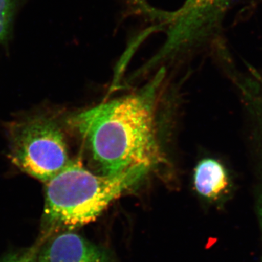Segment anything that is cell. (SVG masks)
Masks as SVG:
<instances>
[{
  "instance_id": "7",
  "label": "cell",
  "mask_w": 262,
  "mask_h": 262,
  "mask_svg": "<svg viewBox=\"0 0 262 262\" xmlns=\"http://www.w3.org/2000/svg\"><path fill=\"white\" fill-rule=\"evenodd\" d=\"M254 169L258 181L257 210L262 229V117L251 125Z\"/></svg>"
},
{
  "instance_id": "8",
  "label": "cell",
  "mask_w": 262,
  "mask_h": 262,
  "mask_svg": "<svg viewBox=\"0 0 262 262\" xmlns=\"http://www.w3.org/2000/svg\"><path fill=\"white\" fill-rule=\"evenodd\" d=\"M14 11V0H0V42L9 34Z\"/></svg>"
},
{
  "instance_id": "2",
  "label": "cell",
  "mask_w": 262,
  "mask_h": 262,
  "mask_svg": "<svg viewBox=\"0 0 262 262\" xmlns=\"http://www.w3.org/2000/svg\"><path fill=\"white\" fill-rule=\"evenodd\" d=\"M151 168L138 165L113 175H97L70 162L47 182L45 220L53 227L70 229L88 225Z\"/></svg>"
},
{
  "instance_id": "1",
  "label": "cell",
  "mask_w": 262,
  "mask_h": 262,
  "mask_svg": "<svg viewBox=\"0 0 262 262\" xmlns=\"http://www.w3.org/2000/svg\"><path fill=\"white\" fill-rule=\"evenodd\" d=\"M136 94L116 98L82 112L72 120L87 141L101 174L113 175L138 166L159 163L155 121L157 90L163 78Z\"/></svg>"
},
{
  "instance_id": "9",
  "label": "cell",
  "mask_w": 262,
  "mask_h": 262,
  "mask_svg": "<svg viewBox=\"0 0 262 262\" xmlns=\"http://www.w3.org/2000/svg\"><path fill=\"white\" fill-rule=\"evenodd\" d=\"M1 262H38L37 251L32 248L25 252L13 253Z\"/></svg>"
},
{
  "instance_id": "3",
  "label": "cell",
  "mask_w": 262,
  "mask_h": 262,
  "mask_svg": "<svg viewBox=\"0 0 262 262\" xmlns=\"http://www.w3.org/2000/svg\"><path fill=\"white\" fill-rule=\"evenodd\" d=\"M11 158L22 171L44 182H49L70 163L61 129L45 117L29 119L15 127Z\"/></svg>"
},
{
  "instance_id": "6",
  "label": "cell",
  "mask_w": 262,
  "mask_h": 262,
  "mask_svg": "<svg viewBox=\"0 0 262 262\" xmlns=\"http://www.w3.org/2000/svg\"><path fill=\"white\" fill-rule=\"evenodd\" d=\"M229 0H189L186 8L187 16L183 20L187 22V33H192L207 21L215 17L228 4Z\"/></svg>"
},
{
  "instance_id": "4",
  "label": "cell",
  "mask_w": 262,
  "mask_h": 262,
  "mask_svg": "<svg viewBox=\"0 0 262 262\" xmlns=\"http://www.w3.org/2000/svg\"><path fill=\"white\" fill-rule=\"evenodd\" d=\"M38 262H110L102 250L79 234H58L43 248Z\"/></svg>"
},
{
  "instance_id": "5",
  "label": "cell",
  "mask_w": 262,
  "mask_h": 262,
  "mask_svg": "<svg viewBox=\"0 0 262 262\" xmlns=\"http://www.w3.org/2000/svg\"><path fill=\"white\" fill-rule=\"evenodd\" d=\"M194 184L198 194L206 199L215 201L228 194L232 187V178L222 162L208 158L196 165Z\"/></svg>"
}]
</instances>
